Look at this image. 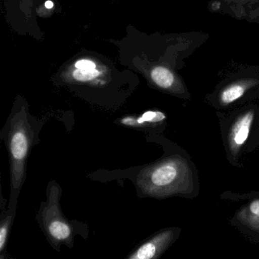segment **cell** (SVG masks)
Returning <instances> with one entry per match:
<instances>
[{
	"instance_id": "1",
	"label": "cell",
	"mask_w": 259,
	"mask_h": 259,
	"mask_svg": "<svg viewBox=\"0 0 259 259\" xmlns=\"http://www.w3.org/2000/svg\"><path fill=\"white\" fill-rule=\"evenodd\" d=\"M34 140V130L25 111L10 119L7 137L10 162L11 196L10 207H16L17 198L26 180L27 160Z\"/></svg>"
},
{
	"instance_id": "2",
	"label": "cell",
	"mask_w": 259,
	"mask_h": 259,
	"mask_svg": "<svg viewBox=\"0 0 259 259\" xmlns=\"http://www.w3.org/2000/svg\"><path fill=\"white\" fill-rule=\"evenodd\" d=\"M183 176L181 162L166 158L142 169L136 178V186L145 196L162 198L180 190Z\"/></svg>"
},
{
	"instance_id": "3",
	"label": "cell",
	"mask_w": 259,
	"mask_h": 259,
	"mask_svg": "<svg viewBox=\"0 0 259 259\" xmlns=\"http://www.w3.org/2000/svg\"><path fill=\"white\" fill-rule=\"evenodd\" d=\"M62 190L56 182L48 186V199L42 203L38 221L50 243L59 250L62 244L72 248L73 243L72 227L60 208Z\"/></svg>"
},
{
	"instance_id": "4",
	"label": "cell",
	"mask_w": 259,
	"mask_h": 259,
	"mask_svg": "<svg viewBox=\"0 0 259 259\" xmlns=\"http://www.w3.org/2000/svg\"><path fill=\"white\" fill-rule=\"evenodd\" d=\"M174 230H163L141 244L128 256V258H157L168 248L174 239Z\"/></svg>"
},
{
	"instance_id": "5",
	"label": "cell",
	"mask_w": 259,
	"mask_h": 259,
	"mask_svg": "<svg viewBox=\"0 0 259 259\" xmlns=\"http://www.w3.org/2000/svg\"><path fill=\"white\" fill-rule=\"evenodd\" d=\"M254 120V113L248 112L238 117L229 134V141L233 149H239L248 139Z\"/></svg>"
},
{
	"instance_id": "6",
	"label": "cell",
	"mask_w": 259,
	"mask_h": 259,
	"mask_svg": "<svg viewBox=\"0 0 259 259\" xmlns=\"http://www.w3.org/2000/svg\"><path fill=\"white\" fill-rule=\"evenodd\" d=\"M166 116L160 111H147L140 116H125L119 119L122 125L128 127H145L163 122Z\"/></svg>"
},
{
	"instance_id": "7",
	"label": "cell",
	"mask_w": 259,
	"mask_h": 259,
	"mask_svg": "<svg viewBox=\"0 0 259 259\" xmlns=\"http://www.w3.org/2000/svg\"><path fill=\"white\" fill-rule=\"evenodd\" d=\"M151 78L154 82L162 89H169L174 82V76L166 68L156 67L151 72Z\"/></svg>"
},
{
	"instance_id": "8",
	"label": "cell",
	"mask_w": 259,
	"mask_h": 259,
	"mask_svg": "<svg viewBox=\"0 0 259 259\" xmlns=\"http://www.w3.org/2000/svg\"><path fill=\"white\" fill-rule=\"evenodd\" d=\"M245 93V89L242 85L234 84L226 89L221 95L223 104H229L237 101Z\"/></svg>"
},
{
	"instance_id": "9",
	"label": "cell",
	"mask_w": 259,
	"mask_h": 259,
	"mask_svg": "<svg viewBox=\"0 0 259 259\" xmlns=\"http://www.w3.org/2000/svg\"><path fill=\"white\" fill-rule=\"evenodd\" d=\"M13 214L7 215L4 219L1 221L0 225V251L4 252V249L7 245L9 234H10V228L13 224Z\"/></svg>"
},
{
	"instance_id": "10",
	"label": "cell",
	"mask_w": 259,
	"mask_h": 259,
	"mask_svg": "<svg viewBox=\"0 0 259 259\" xmlns=\"http://www.w3.org/2000/svg\"><path fill=\"white\" fill-rule=\"evenodd\" d=\"M100 75V72L96 69H90V70H83V69H77L74 71L73 78L77 81H89L96 78Z\"/></svg>"
},
{
	"instance_id": "11",
	"label": "cell",
	"mask_w": 259,
	"mask_h": 259,
	"mask_svg": "<svg viewBox=\"0 0 259 259\" xmlns=\"http://www.w3.org/2000/svg\"><path fill=\"white\" fill-rule=\"evenodd\" d=\"M75 67L83 70H90V69H95L96 66L90 60H79L75 63Z\"/></svg>"
},
{
	"instance_id": "12",
	"label": "cell",
	"mask_w": 259,
	"mask_h": 259,
	"mask_svg": "<svg viewBox=\"0 0 259 259\" xmlns=\"http://www.w3.org/2000/svg\"><path fill=\"white\" fill-rule=\"evenodd\" d=\"M249 210L251 214L259 217V199L254 200L250 204Z\"/></svg>"
},
{
	"instance_id": "13",
	"label": "cell",
	"mask_w": 259,
	"mask_h": 259,
	"mask_svg": "<svg viewBox=\"0 0 259 259\" xmlns=\"http://www.w3.org/2000/svg\"><path fill=\"white\" fill-rule=\"evenodd\" d=\"M45 7L48 9H52L53 7H54V4H53L52 1L48 0V1H47V2L45 3Z\"/></svg>"
}]
</instances>
